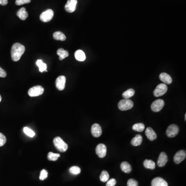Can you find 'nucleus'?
Listing matches in <instances>:
<instances>
[{
    "label": "nucleus",
    "mask_w": 186,
    "mask_h": 186,
    "mask_svg": "<svg viewBox=\"0 0 186 186\" xmlns=\"http://www.w3.org/2000/svg\"><path fill=\"white\" fill-rule=\"evenodd\" d=\"M116 184V179L114 178H112L109 180H108L106 186H115Z\"/></svg>",
    "instance_id": "c9c22d12"
},
{
    "label": "nucleus",
    "mask_w": 186,
    "mask_h": 186,
    "mask_svg": "<svg viewBox=\"0 0 186 186\" xmlns=\"http://www.w3.org/2000/svg\"><path fill=\"white\" fill-rule=\"evenodd\" d=\"M134 106V102L132 100L129 99H124L119 101L118 104V107L121 111H126L131 109Z\"/></svg>",
    "instance_id": "7ed1b4c3"
},
{
    "label": "nucleus",
    "mask_w": 186,
    "mask_h": 186,
    "mask_svg": "<svg viewBox=\"0 0 186 186\" xmlns=\"http://www.w3.org/2000/svg\"><path fill=\"white\" fill-rule=\"evenodd\" d=\"M77 0H68L65 5V9L68 12H73L76 9Z\"/></svg>",
    "instance_id": "9d476101"
},
{
    "label": "nucleus",
    "mask_w": 186,
    "mask_h": 186,
    "mask_svg": "<svg viewBox=\"0 0 186 186\" xmlns=\"http://www.w3.org/2000/svg\"><path fill=\"white\" fill-rule=\"evenodd\" d=\"M1 100H2V97H1V96L0 95V102L1 101Z\"/></svg>",
    "instance_id": "58836bf2"
},
{
    "label": "nucleus",
    "mask_w": 186,
    "mask_h": 186,
    "mask_svg": "<svg viewBox=\"0 0 186 186\" xmlns=\"http://www.w3.org/2000/svg\"><path fill=\"white\" fill-rule=\"evenodd\" d=\"M121 170L126 173H129L132 172V166L128 162L126 161L122 162L121 164Z\"/></svg>",
    "instance_id": "412c9836"
},
{
    "label": "nucleus",
    "mask_w": 186,
    "mask_h": 186,
    "mask_svg": "<svg viewBox=\"0 0 186 186\" xmlns=\"http://www.w3.org/2000/svg\"><path fill=\"white\" fill-rule=\"evenodd\" d=\"M128 186H138V182L134 179H130L127 182Z\"/></svg>",
    "instance_id": "f704fd0d"
},
{
    "label": "nucleus",
    "mask_w": 186,
    "mask_h": 186,
    "mask_svg": "<svg viewBox=\"0 0 186 186\" xmlns=\"http://www.w3.org/2000/svg\"><path fill=\"white\" fill-rule=\"evenodd\" d=\"M145 129V126L143 123L135 124L132 126V129L138 132H142Z\"/></svg>",
    "instance_id": "bb28decb"
},
{
    "label": "nucleus",
    "mask_w": 186,
    "mask_h": 186,
    "mask_svg": "<svg viewBox=\"0 0 186 186\" xmlns=\"http://www.w3.org/2000/svg\"><path fill=\"white\" fill-rule=\"evenodd\" d=\"M23 132H24V134L31 138H33V137L35 136L34 132H33L32 130L28 128V127L23 128Z\"/></svg>",
    "instance_id": "7c9ffc66"
},
{
    "label": "nucleus",
    "mask_w": 186,
    "mask_h": 186,
    "mask_svg": "<svg viewBox=\"0 0 186 186\" xmlns=\"http://www.w3.org/2000/svg\"><path fill=\"white\" fill-rule=\"evenodd\" d=\"M159 79L165 84H170L172 82V78L166 73H161L159 75Z\"/></svg>",
    "instance_id": "dca6fc26"
},
{
    "label": "nucleus",
    "mask_w": 186,
    "mask_h": 186,
    "mask_svg": "<svg viewBox=\"0 0 186 186\" xmlns=\"http://www.w3.org/2000/svg\"><path fill=\"white\" fill-rule=\"evenodd\" d=\"M69 172L73 175H78L81 173V169L78 166H73L70 168Z\"/></svg>",
    "instance_id": "c756f323"
},
{
    "label": "nucleus",
    "mask_w": 186,
    "mask_h": 186,
    "mask_svg": "<svg viewBox=\"0 0 186 186\" xmlns=\"http://www.w3.org/2000/svg\"><path fill=\"white\" fill-rule=\"evenodd\" d=\"M17 15L22 20H25L28 17V13L24 7L20 8L17 12Z\"/></svg>",
    "instance_id": "a211bd4d"
},
{
    "label": "nucleus",
    "mask_w": 186,
    "mask_h": 186,
    "mask_svg": "<svg viewBox=\"0 0 186 186\" xmlns=\"http://www.w3.org/2000/svg\"><path fill=\"white\" fill-rule=\"evenodd\" d=\"M65 83L66 77L64 76H61L57 77L55 81L56 87L59 91H63V89H65Z\"/></svg>",
    "instance_id": "f8f14e48"
},
{
    "label": "nucleus",
    "mask_w": 186,
    "mask_h": 186,
    "mask_svg": "<svg viewBox=\"0 0 186 186\" xmlns=\"http://www.w3.org/2000/svg\"><path fill=\"white\" fill-rule=\"evenodd\" d=\"M53 38L57 41H64L66 39V37L64 34L61 32H55L53 35Z\"/></svg>",
    "instance_id": "5701e85b"
},
{
    "label": "nucleus",
    "mask_w": 186,
    "mask_h": 186,
    "mask_svg": "<svg viewBox=\"0 0 186 186\" xmlns=\"http://www.w3.org/2000/svg\"><path fill=\"white\" fill-rule=\"evenodd\" d=\"M25 46L19 43H16L12 45L11 50V57L12 61L18 62L25 52Z\"/></svg>",
    "instance_id": "f257e3e1"
},
{
    "label": "nucleus",
    "mask_w": 186,
    "mask_h": 186,
    "mask_svg": "<svg viewBox=\"0 0 186 186\" xmlns=\"http://www.w3.org/2000/svg\"><path fill=\"white\" fill-rule=\"evenodd\" d=\"M36 65L39 67V71L41 73H43L44 71H46V69L47 68V66L45 63H43V61L41 60H38L36 62Z\"/></svg>",
    "instance_id": "a878e982"
},
{
    "label": "nucleus",
    "mask_w": 186,
    "mask_h": 186,
    "mask_svg": "<svg viewBox=\"0 0 186 186\" xmlns=\"http://www.w3.org/2000/svg\"><path fill=\"white\" fill-rule=\"evenodd\" d=\"M53 143L55 147L60 152H66L68 149V145L60 137H57L54 139Z\"/></svg>",
    "instance_id": "f03ea898"
},
{
    "label": "nucleus",
    "mask_w": 186,
    "mask_h": 186,
    "mask_svg": "<svg viewBox=\"0 0 186 186\" xmlns=\"http://www.w3.org/2000/svg\"><path fill=\"white\" fill-rule=\"evenodd\" d=\"M168 91V86L164 83L160 84L157 86L156 89L154 90V95L155 97L161 96L165 94Z\"/></svg>",
    "instance_id": "423d86ee"
},
{
    "label": "nucleus",
    "mask_w": 186,
    "mask_h": 186,
    "mask_svg": "<svg viewBox=\"0 0 186 186\" xmlns=\"http://www.w3.org/2000/svg\"><path fill=\"white\" fill-rule=\"evenodd\" d=\"M152 186H168V184L161 177H156L152 180Z\"/></svg>",
    "instance_id": "2eb2a0df"
},
{
    "label": "nucleus",
    "mask_w": 186,
    "mask_h": 186,
    "mask_svg": "<svg viewBox=\"0 0 186 186\" xmlns=\"http://www.w3.org/2000/svg\"><path fill=\"white\" fill-rule=\"evenodd\" d=\"M179 127L175 124H171L169 126L166 130V135L169 138H174L178 134L179 132Z\"/></svg>",
    "instance_id": "39448f33"
},
{
    "label": "nucleus",
    "mask_w": 186,
    "mask_h": 186,
    "mask_svg": "<svg viewBox=\"0 0 186 186\" xmlns=\"http://www.w3.org/2000/svg\"><path fill=\"white\" fill-rule=\"evenodd\" d=\"M109 179V175L107 171H103L101 172L100 176V179L102 182H107Z\"/></svg>",
    "instance_id": "cd10ccee"
},
{
    "label": "nucleus",
    "mask_w": 186,
    "mask_h": 186,
    "mask_svg": "<svg viewBox=\"0 0 186 186\" xmlns=\"http://www.w3.org/2000/svg\"><path fill=\"white\" fill-rule=\"evenodd\" d=\"M75 57L77 61H80V62H83V61H85V59H86L85 53L83 51L81 50H78L77 51H76L75 53Z\"/></svg>",
    "instance_id": "6ab92c4d"
},
{
    "label": "nucleus",
    "mask_w": 186,
    "mask_h": 186,
    "mask_svg": "<svg viewBox=\"0 0 186 186\" xmlns=\"http://www.w3.org/2000/svg\"><path fill=\"white\" fill-rule=\"evenodd\" d=\"M54 16V12L52 9H49L41 13L40 16V19L44 23H48L52 20Z\"/></svg>",
    "instance_id": "0eeeda50"
},
{
    "label": "nucleus",
    "mask_w": 186,
    "mask_h": 186,
    "mask_svg": "<svg viewBox=\"0 0 186 186\" xmlns=\"http://www.w3.org/2000/svg\"><path fill=\"white\" fill-rule=\"evenodd\" d=\"M185 121H186V114H185Z\"/></svg>",
    "instance_id": "ea45409f"
},
{
    "label": "nucleus",
    "mask_w": 186,
    "mask_h": 186,
    "mask_svg": "<svg viewBox=\"0 0 186 186\" xmlns=\"http://www.w3.org/2000/svg\"><path fill=\"white\" fill-rule=\"evenodd\" d=\"M186 153L185 150H180L177 152L174 157V161L175 163L179 164L182 162L186 158Z\"/></svg>",
    "instance_id": "9b49d317"
},
{
    "label": "nucleus",
    "mask_w": 186,
    "mask_h": 186,
    "mask_svg": "<svg viewBox=\"0 0 186 186\" xmlns=\"http://www.w3.org/2000/svg\"><path fill=\"white\" fill-rule=\"evenodd\" d=\"M6 142V138L3 134L0 133V146L4 145Z\"/></svg>",
    "instance_id": "72a5a7b5"
},
{
    "label": "nucleus",
    "mask_w": 186,
    "mask_h": 186,
    "mask_svg": "<svg viewBox=\"0 0 186 186\" xmlns=\"http://www.w3.org/2000/svg\"><path fill=\"white\" fill-rule=\"evenodd\" d=\"M145 135L150 141H154L157 139V134L152 128L148 127L145 131Z\"/></svg>",
    "instance_id": "f3484780"
},
{
    "label": "nucleus",
    "mask_w": 186,
    "mask_h": 186,
    "mask_svg": "<svg viewBox=\"0 0 186 186\" xmlns=\"http://www.w3.org/2000/svg\"><path fill=\"white\" fill-rule=\"evenodd\" d=\"M48 177V172L46 170H42L41 171V174L39 176L40 180H44Z\"/></svg>",
    "instance_id": "2f4dec72"
},
{
    "label": "nucleus",
    "mask_w": 186,
    "mask_h": 186,
    "mask_svg": "<svg viewBox=\"0 0 186 186\" xmlns=\"http://www.w3.org/2000/svg\"><path fill=\"white\" fill-rule=\"evenodd\" d=\"M142 141H143L142 137L140 134H137L134 138L132 139L131 143L133 146H138L141 144Z\"/></svg>",
    "instance_id": "4be33fe9"
},
{
    "label": "nucleus",
    "mask_w": 186,
    "mask_h": 186,
    "mask_svg": "<svg viewBox=\"0 0 186 186\" xmlns=\"http://www.w3.org/2000/svg\"><path fill=\"white\" fill-rule=\"evenodd\" d=\"M60 157L59 154H55L52 152H49L48 154V159L50 161H56Z\"/></svg>",
    "instance_id": "c85d7f7f"
},
{
    "label": "nucleus",
    "mask_w": 186,
    "mask_h": 186,
    "mask_svg": "<svg viewBox=\"0 0 186 186\" xmlns=\"http://www.w3.org/2000/svg\"><path fill=\"white\" fill-rule=\"evenodd\" d=\"M164 105V102L162 99H157L154 101L151 105V109L155 112L161 111Z\"/></svg>",
    "instance_id": "6e6552de"
},
{
    "label": "nucleus",
    "mask_w": 186,
    "mask_h": 186,
    "mask_svg": "<svg viewBox=\"0 0 186 186\" xmlns=\"http://www.w3.org/2000/svg\"><path fill=\"white\" fill-rule=\"evenodd\" d=\"M31 0H16L15 3L17 5H22L23 4H28L30 3Z\"/></svg>",
    "instance_id": "473e14b6"
},
{
    "label": "nucleus",
    "mask_w": 186,
    "mask_h": 186,
    "mask_svg": "<svg viewBox=\"0 0 186 186\" xmlns=\"http://www.w3.org/2000/svg\"><path fill=\"white\" fill-rule=\"evenodd\" d=\"M8 3V0H0V5L5 6Z\"/></svg>",
    "instance_id": "4c0bfd02"
},
{
    "label": "nucleus",
    "mask_w": 186,
    "mask_h": 186,
    "mask_svg": "<svg viewBox=\"0 0 186 186\" xmlns=\"http://www.w3.org/2000/svg\"><path fill=\"white\" fill-rule=\"evenodd\" d=\"M6 76H7V73H6V71L0 67V77L1 78H5V77H6Z\"/></svg>",
    "instance_id": "e433bc0d"
},
{
    "label": "nucleus",
    "mask_w": 186,
    "mask_h": 186,
    "mask_svg": "<svg viewBox=\"0 0 186 186\" xmlns=\"http://www.w3.org/2000/svg\"><path fill=\"white\" fill-rule=\"evenodd\" d=\"M92 134L95 138H98L102 134L101 126L98 124H93L91 128Z\"/></svg>",
    "instance_id": "ddd939ff"
},
{
    "label": "nucleus",
    "mask_w": 186,
    "mask_h": 186,
    "mask_svg": "<svg viewBox=\"0 0 186 186\" xmlns=\"http://www.w3.org/2000/svg\"><path fill=\"white\" fill-rule=\"evenodd\" d=\"M57 54L59 56L60 60H63V59L69 56V53L67 51L65 50L62 48L59 49L57 51Z\"/></svg>",
    "instance_id": "aec40b11"
},
{
    "label": "nucleus",
    "mask_w": 186,
    "mask_h": 186,
    "mask_svg": "<svg viewBox=\"0 0 186 186\" xmlns=\"http://www.w3.org/2000/svg\"><path fill=\"white\" fill-rule=\"evenodd\" d=\"M144 166L145 168L150 170H154L156 168L155 163L152 160H148L146 159L143 163Z\"/></svg>",
    "instance_id": "b1692460"
},
{
    "label": "nucleus",
    "mask_w": 186,
    "mask_h": 186,
    "mask_svg": "<svg viewBox=\"0 0 186 186\" xmlns=\"http://www.w3.org/2000/svg\"><path fill=\"white\" fill-rule=\"evenodd\" d=\"M135 94V91L132 89H130L127 91L124 92L122 94V96L124 99H129L130 98L132 97Z\"/></svg>",
    "instance_id": "393cba45"
},
{
    "label": "nucleus",
    "mask_w": 186,
    "mask_h": 186,
    "mask_svg": "<svg viewBox=\"0 0 186 186\" xmlns=\"http://www.w3.org/2000/svg\"><path fill=\"white\" fill-rule=\"evenodd\" d=\"M168 160V156L164 152H162L160 153V155L159 156L157 161V165L159 167H163L167 163Z\"/></svg>",
    "instance_id": "4468645a"
},
{
    "label": "nucleus",
    "mask_w": 186,
    "mask_h": 186,
    "mask_svg": "<svg viewBox=\"0 0 186 186\" xmlns=\"http://www.w3.org/2000/svg\"><path fill=\"white\" fill-rule=\"evenodd\" d=\"M44 92V89L41 86L37 85L29 89L28 94L30 97H36L42 95Z\"/></svg>",
    "instance_id": "20e7f679"
},
{
    "label": "nucleus",
    "mask_w": 186,
    "mask_h": 186,
    "mask_svg": "<svg viewBox=\"0 0 186 186\" xmlns=\"http://www.w3.org/2000/svg\"><path fill=\"white\" fill-rule=\"evenodd\" d=\"M96 153L99 158H104L107 154V147L103 144H99L96 148Z\"/></svg>",
    "instance_id": "1a4fd4ad"
}]
</instances>
